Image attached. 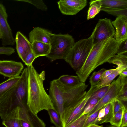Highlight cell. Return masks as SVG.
Returning a JSON list of instances; mask_svg holds the SVG:
<instances>
[{
    "mask_svg": "<svg viewBox=\"0 0 127 127\" xmlns=\"http://www.w3.org/2000/svg\"><path fill=\"white\" fill-rule=\"evenodd\" d=\"M95 105L87 103L81 115H82L89 113L94 108Z\"/></svg>",
    "mask_w": 127,
    "mask_h": 127,
    "instance_id": "obj_40",
    "label": "cell"
},
{
    "mask_svg": "<svg viewBox=\"0 0 127 127\" xmlns=\"http://www.w3.org/2000/svg\"><path fill=\"white\" fill-rule=\"evenodd\" d=\"M109 127H112V126H110Z\"/></svg>",
    "mask_w": 127,
    "mask_h": 127,
    "instance_id": "obj_48",
    "label": "cell"
},
{
    "mask_svg": "<svg viewBox=\"0 0 127 127\" xmlns=\"http://www.w3.org/2000/svg\"><path fill=\"white\" fill-rule=\"evenodd\" d=\"M88 86L85 82H81L74 86L66 87L60 84L56 79L51 82L49 95L62 122L84 98Z\"/></svg>",
    "mask_w": 127,
    "mask_h": 127,
    "instance_id": "obj_1",
    "label": "cell"
},
{
    "mask_svg": "<svg viewBox=\"0 0 127 127\" xmlns=\"http://www.w3.org/2000/svg\"><path fill=\"white\" fill-rule=\"evenodd\" d=\"M111 22L116 30L114 38L115 40L119 43H121L127 40V16H119Z\"/></svg>",
    "mask_w": 127,
    "mask_h": 127,
    "instance_id": "obj_14",
    "label": "cell"
},
{
    "mask_svg": "<svg viewBox=\"0 0 127 127\" xmlns=\"http://www.w3.org/2000/svg\"><path fill=\"white\" fill-rule=\"evenodd\" d=\"M22 127H32L29 123L24 122H21Z\"/></svg>",
    "mask_w": 127,
    "mask_h": 127,
    "instance_id": "obj_43",
    "label": "cell"
},
{
    "mask_svg": "<svg viewBox=\"0 0 127 127\" xmlns=\"http://www.w3.org/2000/svg\"><path fill=\"white\" fill-rule=\"evenodd\" d=\"M124 70H127V66H117L115 70L108 76L101 80L96 85L91 86L90 89L87 92L86 95L91 96L92 94L98 90L104 87L109 86L114 79Z\"/></svg>",
    "mask_w": 127,
    "mask_h": 127,
    "instance_id": "obj_15",
    "label": "cell"
},
{
    "mask_svg": "<svg viewBox=\"0 0 127 127\" xmlns=\"http://www.w3.org/2000/svg\"><path fill=\"white\" fill-rule=\"evenodd\" d=\"M28 80V70L25 67L17 84L0 99V117L2 120L17 107L27 105Z\"/></svg>",
    "mask_w": 127,
    "mask_h": 127,
    "instance_id": "obj_4",
    "label": "cell"
},
{
    "mask_svg": "<svg viewBox=\"0 0 127 127\" xmlns=\"http://www.w3.org/2000/svg\"><path fill=\"white\" fill-rule=\"evenodd\" d=\"M111 22L110 19L106 18L99 19L92 33L93 46L114 36L116 31Z\"/></svg>",
    "mask_w": 127,
    "mask_h": 127,
    "instance_id": "obj_7",
    "label": "cell"
},
{
    "mask_svg": "<svg viewBox=\"0 0 127 127\" xmlns=\"http://www.w3.org/2000/svg\"><path fill=\"white\" fill-rule=\"evenodd\" d=\"M20 76L9 78L0 83V99L8 91L13 87L19 81Z\"/></svg>",
    "mask_w": 127,
    "mask_h": 127,
    "instance_id": "obj_21",
    "label": "cell"
},
{
    "mask_svg": "<svg viewBox=\"0 0 127 127\" xmlns=\"http://www.w3.org/2000/svg\"><path fill=\"white\" fill-rule=\"evenodd\" d=\"M123 84L119 76L116 80H114L109 85L106 93L89 113V116L117 99L121 93Z\"/></svg>",
    "mask_w": 127,
    "mask_h": 127,
    "instance_id": "obj_8",
    "label": "cell"
},
{
    "mask_svg": "<svg viewBox=\"0 0 127 127\" xmlns=\"http://www.w3.org/2000/svg\"><path fill=\"white\" fill-rule=\"evenodd\" d=\"M89 113L82 115L65 127H83Z\"/></svg>",
    "mask_w": 127,
    "mask_h": 127,
    "instance_id": "obj_30",
    "label": "cell"
},
{
    "mask_svg": "<svg viewBox=\"0 0 127 127\" xmlns=\"http://www.w3.org/2000/svg\"><path fill=\"white\" fill-rule=\"evenodd\" d=\"M31 43L32 51L37 58L46 56L49 53L51 48L50 44L38 41H34Z\"/></svg>",
    "mask_w": 127,
    "mask_h": 127,
    "instance_id": "obj_19",
    "label": "cell"
},
{
    "mask_svg": "<svg viewBox=\"0 0 127 127\" xmlns=\"http://www.w3.org/2000/svg\"><path fill=\"white\" fill-rule=\"evenodd\" d=\"M101 10L117 17L122 15L127 16V8L114 9L102 6Z\"/></svg>",
    "mask_w": 127,
    "mask_h": 127,
    "instance_id": "obj_27",
    "label": "cell"
},
{
    "mask_svg": "<svg viewBox=\"0 0 127 127\" xmlns=\"http://www.w3.org/2000/svg\"><path fill=\"white\" fill-rule=\"evenodd\" d=\"M102 6L114 9L127 8V0H101Z\"/></svg>",
    "mask_w": 127,
    "mask_h": 127,
    "instance_id": "obj_23",
    "label": "cell"
},
{
    "mask_svg": "<svg viewBox=\"0 0 127 127\" xmlns=\"http://www.w3.org/2000/svg\"><path fill=\"white\" fill-rule=\"evenodd\" d=\"M88 127H103L102 126H99L97 125L92 124Z\"/></svg>",
    "mask_w": 127,
    "mask_h": 127,
    "instance_id": "obj_44",
    "label": "cell"
},
{
    "mask_svg": "<svg viewBox=\"0 0 127 127\" xmlns=\"http://www.w3.org/2000/svg\"><path fill=\"white\" fill-rule=\"evenodd\" d=\"M127 106H125L122 116L121 125L120 127H127Z\"/></svg>",
    "mask_w": 127,
    "mask_h": 127,
    "instance_id": "obj_39",
    "label": "cell"
},
{
    "mask_svg": "<svg viewBox=\"0 0 127 127\" xmlns=\"http://www.w3.org/2000/svg\"><path fill=\"white\" fill-rule=\"evenodd\" d=\"M3 5V4L2 3H0V11L1 8V7Z\"/></svg>",
    "mask_w": 127,
    "mask_h": 127,
    "instance_id": "obj_45",
    "label": "cell"
},
{
    "mask_svg": "<svg viewBox=\"0 0 127 127\" xmlns=\"http://www.w3.org/2000/svg\"><path fill=\"white\" fill-rule=\"evenodd\" d=\"M15 51V49L11 47H0V55H5L10 56L14 53Z\"/></svg>",
    "mask_w": 127,
    "mask_h": 127,
    "instance_id": "obj_38",
    "label": "cell"
},
{
    "mask_svg": "<svg viewBox=\"0 0 127 127\" xmlns=\"http://www.w3.org/2000/svg\"><path fill=\"white\" fill-rule=\"evenodd\" d=\"M86 0H60L57 2L61 13L66 15H75L87 5Z\"/></svg>",
    "mask_w": 127,
    "mask_h": 127,
    "instance_id": "obj_10",
    "label": "cell"
},
{
    "mask_svg": "<svg viewBox=\"0 0 127 127\" xmlns=\"http://www.w3.org/2000/svg\"><path fill=\"white\" fill-rule=\"evenodd\" d=\"M117 54L118 55L127 56V39L120 43Z\"/></svg>",
    "mask_w": 127,
    "mask_h": 127,
    "instance_id": "obj_36",
    "label": "cell"
},
{
    "mask_svg": "<svg viewBox=\"0 0 127 127\" xmlns=\"http://www.w3.org/2000/svg\"><path fill=\"white\" fill-rule=\"evenodd\" d=\"M112 102L108 104L104 107V116L97 123L96 125L104 123L110 122L113 116Z\"/></svg>",
    "mask_w": 127,
    "mask_h": 127,
    "instance_id": "obj_24",
    "label": "cell"
},
{
    "mask_svg": "<svg viewBox=\"0 0 127 127\" xmlns=\"http://www.w3.org/2000/svg\"><path fill=\"white\" fill-rule=\"evenodd\" d=\"M117 99L123 103L127 101V83L123 84L121 93Z\"/></svg>",
    "mask_w": 127,
    "mask_h": 127,
    "instance_id": "obj_33",
    "label": "cell"
},
{
    "mask_svg": "<svg viewBox=\"0 0 127 127\" xmlns=\"http://www.w3.org/2000/svg\"><path fill=\"white\" fill-rule=\"evenodd\" d=\"M56 80L60 84L66 87L74 86L81 82L77 76L64 75Z\"/></svg>",
    "mask_w": 127,
    "mask_h": 127,
    "instance_id": "obj_20",
    "label": "cell"
},
{
    "mask_svg": "<svg viewBox=\"0 0 127 127\" xmlns=\"http://www.w3.org/2000/svg\"><path fill=\"white\" fill-rule=\"evenodd\" d=\"M16 50L20 58L24 62L27 55L32 51V43L20 31L17 32L15 38Z\"/></svg>",
    "mask_w": 127,
    "mask_h": 127,
    "instance_id": "obj_13",
    "label": "cell"
},
{
    "mask_svg": "<svg viewBox=\"0 0 127 127\" xmlns=\"http://www.w3.org/2000/svg\"><path fill=\"white\" fill-rule=\"evenodd\" d=\"M120 78H127V70H124L122 71L119 74Z\"/></svg>",
    "mask_w": 127,
    "mask_h": 127,
    "instance_id": "obj_42",
    "label": "cell"
},
{
    "mask_svg": "<svg viewBox=\"0 0 127 127\" xmlns=\"http://www.w3.org/2000/svg\"><path fill=\"white\" fill-rule=\"evenodd\" d=\"M121 43L117 42L114 38H112L93 46L83 65L76 71L80 81L85 82L96 68L107 62L111 57L116 54Z\"/></svg>",
    "mask_w": 127,
    "mask_h": 127,
    "instance_id": "obj_3",
    "label": "cell"
},
{
    "mask_svg": "<svg viewBox=\"0 0 127 127\" xmlns=\"http://www.w3.org/2000/svg\"><path fill=\"white\" fill-rule=\"evenodd\" d=\"M106 70V69L102 68L98 71H95L93 73L89 79L91 86H95L100 82L101 75Z\"/></svg>",
    "mask_w": 127,
    "mask_h": 127,
    "instance_id": "obj_29",
    "label": "cell"
},
{
    "mask_svg": "<svg viewBox=\"0 0 127 127\" xmlns=\"http://www.w3.org/2000/svg\"><path fill=\"white\" fill-rule=\"evenodd\" d=\"M124 107L122 108L113 116L109 122L111 125L116 127H120L122 124V116Z\"/></svg>",
    "mask_w": 127,
    "mask_h": 127,
    "instance_id": "obj_28",
    "label": "cell"
},
{
    "mask_svg": "<svg viewBox=\"0 0 127 127\" xmlns=\"http://www.w3.org/2000/svg\"><path fill=\"white\" fill-rule=\"evenodd\" d=\"M73 37L68 34H51L50 53L46 57L51 61L64 59L75 43Z\"/></svg>",
    "mask_w": 127,
    "mask_h": 127,
    "instance_id": "obj_6",
    "label": "cell"
},
{
    "mask_svg": "<svg viewBox=\"0 0 127 127\" xmlns=\"http://www.w3.org/2000/svg\"><path fill=\"white\" fill-rule=\"evenodd\" d=\"M89 4L90 6L87 12L88 20L95 17L99 12L102 6L101 0H91Z\"/></svg>",
    "mask_w": 127,
    "mask_h": 127,
    "instance_id": "obj_22",
    "label": "cell"
},
{
    "mask_svg": "<svg viewBox=\"0 0 127 127\" xmlns=\"http://www.w3.org/2000/svg\"><path fill=\"white\" fill-rule=\"evenodd\" d=\"M27 68L28 80L26 104L28 107L36 115L43 110L48 111L52 109L56 110L44 87L45 71L39 74L32 65L27 66Z\"/></svg>",
    "mask_w": 127,
    "mask_h": 127,
    "instance_id": "obj_2",
    "label": "cell"
},
{
    "mask_svg": "<svg viewBox=\"0 0 127 127\" xmlns=\"http://www.w3.org/2000/svg\"><path fill=\"white\" fill-rule=\"evenodd\" d=\"M91 96L86 95L81 102L62 123L63 127H65L80 116Z\"/></svg>",
    "mask_w": 127,
    "mask_h": 127,
    "instance_id": "obj_17",
    "label": "cell"
},
{
    "mask_svg": "<svg viewBox=\"0 0 127 127\" xmlns=\"http://www.w3.org/2000/svg\"><path fill=\"white\" fill-rule=\"evenodd\" d=\"M24 67L20 62L13 60H0V74L9 78L19 75Z\"/></svg>",
    "mask_w": 127,
    "mask_h": 127,
    "instance_id": "obj_11",
    "label": "cell"
},
{
    "mask_svg": "<svg viewBox=\"0 0 127 127\" xmlns=\"http://www.w3.org/2000/svg\"><path fill=\"white\" fill-rule=\"evenodd\" d=\"M112 103L113 115L125 106L117 98L114 100Z\"/></svg>",
    "mask_w": 127,
    "mask_h": 127,
    "instance_id": "obj_35",
    "label": "cell"
},
{
    "mask_svg": "<svg viewBox=\"0 0 127 127\" xmlns=\"http://www.w3.org/2000/svg\"><path fill=\"white\" fill-rule=\"evenodd\" d=\"M19 115L21 122L28 123L32 127H46L44 122L32 112L26 104L20 106Z\"/></svg>",
    "mask_w": 127,
    "mask_h": 127,
    "instance_id": "obj_12",
    "label": "cell"
},
{
    "mask_svg": "<svg viewBox=\"0 0 127 127\" xmlns=\"http://www.w3.org/2000/svg\"><path fill=\"white\" fill-rule=\"evenodd\" d=\"M107 62L115 64L117 66H127V56L123 55H114L111 57Z\"/></svg>",
    "mask_w": 127,
    "mask_h": 127,
    "instance_id": "obj_25",
    "label": "cell"
},
{
    "mask_svg": "<svg viewBox=\"0 0 127 127\" xmlns=\"http://www.w3.org/2000/svg\"><path fill=\"white\" fill-rule=\"evenodd\" d=\"M36 58L32 51L26 56L24 62L27 66L31 65H32L33 62Z\"/></svg>",
    "mask_w": 127,
    "mask_h": 127,
    "instance_id": "obj_37",
    "label": "cell"
},
{
    "mask_svg": "<svg viewBox=\"0 0 127 127\" xmlns=\"http://www.w3.org/2000/svg\"><path fill=\"white\" fill-rule=\"evenodd\" d=\"M8 17L6 9L3 5L0 11V29L3 46H13L15 43L12 31L7 21Z\"/></svg>",
    "mask_w": 127,
    "mask_h": 127,
    "instance_id": "obj_9",
    "label": "cell"
},
{
    "mask_svg": "<svg viewBox=\"0 0 127 127\" xmlns=\"http://www.w3.org/2000/svg\"><path fill=\"white\" fill-rule=\"evenodd\" d=\"M20 106H18L2 120V124L5 127H22L20 118Z\"/></svg>",
    "mask_w": 127,
    "mask_h": 127,
    "instance_id": "obj_18",
    "label": "cell"
},
{
    "mask_svg": "<svg viewBox=\"0 0 127 127\" xmlns=\"http://www.w3.org/2000/svg\"><path fill=\"white\" fill-rule=\"evenodd\" d=\"M47 111L50 116L51 122L56 127H63L60 115L57 111L50 109Z\"/></svg>",
    "mask_w": 127,
    "mask_h": 127,
    "instance_id": "obj_26",
    "label": "cell"
},
{
    "mask_svg": "<svg viewBox=\"0 0 127 127\" xmlns=\"http://www.w3.org/2000/svg\"><path fill=\"white\" fill-rule=\"evenodd\" d=\"M93 46V36L75 42L64 59L76 71L83 65Z\"/></svg>",
    "mask_w": 127,
    "mask_h": 127,
    "instance_id": "obj_5",
    "label": "cell"
},
{
    "mask_svg": "<svg viewBox=\"0 0 127 127\" xmlns=\"http://www.w3.org/2000/svg\"><path fill=\"white\" fill-rule=\"evenodd\" d=\"M115 69V68L106 70L101 75V77L100 80L108 76L114 71Z\"/></svg>",
    "mask_w": 127,
    "mask_h": 127,
    "instance_id": "obj_41",
    "label": "cell"
},
{
    "mask_svg": "<svg viewBox=\"0 0 127 127\" xmlns=\"http://www.w3.org/2000/svg\"><path fill=\"white\" fill-rule=\"evenodd\" d=\"M52 33L41 28L35 27L29 33V40L31 43L38 41L50 44Z\"/></svg>",
    "mask_w": 127,
    "mask_h": 127,
    "instance_id": "obj_16",
    "label": "cell"
},
{
    "mask_svg": "<svg viewBox=\"0 0 127 127\" xmlns=\"http://www.w3.org/2000/svg\"><path fill=\"white\" fill-rule=\"evenodd\" d=\"M109 87V86L104 87L95 92L91 95L88 101L95 98L98 99L99 101L106 93Z\"/></svg>",
    "mask_w": 127,
    "mask_h": 127,
    "instance_id": "obj_32",
    "label": "cell"
},
{
    "mask_svg": "<svg viewBox=\"0 0 127 127\" xmlns=\"http://www.w3.org/2000/svg\"><path fill=\"white\" fill-rule=\"evenodd\" d=\"M17 1H23L28 2L33 5L38 9L43 11H46L47 9L46 5L42 0H15Z\"/></svg>",
    "mask_w": 127,
    "mask_h": 127,
    "instance_id": "obj_31",
    "label": "cell"
},
{
    "mask_svg": "<svg viewBox=\"0 0 127 127\" xmlns=\"http://www.w3.org/2000/svg\"><path fill=\"white\" fill-rule=\"evenodd\" d=\"M99 110L96 111L88 117L85 121L83 127H88L92 124L96 119Z\"/></svg>",
    "mask_w": 127,
    "mask_h": 127,
    "instance_id": "obj_34",
    "label": "cell"
},
{
    "mask_svg": "<svg viewBox=\"0 0 127 127\" xmlns=\"http://www.w3.org/2000/svg\"><path fill=\"white\" fill-rule=\"evenodd\" d=\"M50 127H55L53 126H52Z\"/></svg>",
    "mask_w": 127,
    "mask_h": 127,
    "instance_id": "obj_47",
    "label": "cell"
},
{
    "mask_svg": "<svg viewBox=\"0 0 127 127\" xmlns=\"http://www.w3.org/2000/svg\"><path fill=\"white\" fill-rule=\"evenodd\" d=\"M1 33L0 29V39H1Z\"/></svg>",
    "mask_w": 127,
    "mask_h": 127,
    "instance_id": "obj_46",
    "label": "cell"
}]
</instances>
